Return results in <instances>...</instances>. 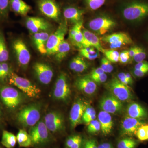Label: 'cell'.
<instances>
[{
    "mask_svg": "<svg viewBox=\"0 0 148 148\" xmlns=\"http://www.w3.org/2000/svg\"><path fill=\"white\" fill-rule=\"evenodd\" d=\"M71 45L66 40H64L61 42L56 53L55 59L58 62H61L66 58L71 50Z\"/></svg>",
    "mask_w": 148,
    "mask_h": 148,
    "instance_id": "obj_26",
    "label": "cell"
},
{
    "mask_svg": "<svg viewBox=\"0 0 148 148\" xmlns=\"http://www.w3.org/2000/svg\"><path fill=\"white\" fill-rule=\"evenodd\" d=\"M49 130L46 126L44 121H40L33 127L29 131L34 145H40L45 144L50 139Z\"/></svg>",
    "mask_w": 148,
    "mask_h": 148,
    "instance_id": "obj_9",
    "label": "cell"
},
{
    "mask_svg": "<svg viewBox=\"0 0 148 148\" xmlns=\"http://www.w3.org/2000/svg\"><path fill=\"white\" fill-rule=\"evenodd\" d=\"M117 78L122 83L124 84H125L127 85L131 84L129 81L128 80V79L126 78V75H125V73H119L118 75Z\"/></svg>",
    "mask_w": 148,
    "mask_h": 148,
    "instance_id": "obj_47",
    "label": "cell"
},
{
    "mask_svg": "<svg viewBox=\"0 0 148 148\" xmlns=\"http://www.w3.org/2000/svg\"><path fill=\"white\" fill-rule=\"evenodd\" d=\"M87 103L82 99L77 100L73 104L70 113V121L72 128H75L82 121V118Z\"/></svg>",
    "mask_w": 148,
    "mask_h": 148,
    "instance_id": "obj_16",
    "label": "cell"
},
{
    "mask_svg": "<svg viewBox=\"0 0 148 148\" xmlns=\"http://www.w3.org/2000/svg\"><path fill=\"white\" fill-rule=\"evenodd\" d=\"M98 52H97L95 54H92L91 53H86V52H83V51H79L80 54L82 56L86 58H87L88 60H91V61L95 60L98 58V56L100 55V54Z\"/></svg>",
    "mask_w": 148,
    "mask_h": 148,
    "instance_id": "obj_45",
    "label": "cell"
},
{
    "mask_svg": "<svg viewBox=\"0 0 148 148\" xmlns=\"http://www.w3.org/2000/svg\"><path fill=\"white\" fill-rule=\"evenodd\" d=\"M116 25L113 19L106 16L96 17L90 20L88 23L89 29L99 35H104L110 32Z\"/></svg>",
    "mask_w": 148,
    "mask_h": 148,
    "instance_id": "obj_8",
    "label": "cell"
},
{
    "mask_svg": "<svg viewBox=\"0 0 148 148\" xmlns=\"http://www.w3.org/2000/svg\"><path fill=\"white\" fill-rule=\"evenodd\" d=\"M101 130V124L98 120L95 119L88 124L87 131L90 134H95Z\"/></svg>",
    "mask_w": 148,
    "mask_h": 148,
    "instance_id": "obj_34",
    "label": "cell"
},
{
    "mask_svg": "<svg viewBox=\"0 0 148 148\" xmlns=\"http://www.w3.org/2000/svg\"><path fill=\"white\" fill-rule=\"evenodd\" d=\"M90 77V78L96 84H101L103 83L106 82L107 79V75L105 73L96 76Z\"/></svg>",
    "mask_w": 148,
    "mask_h": 148,
    "instance_id": "obj_44",
    "label": "cell"
},
{
    "mask_svg": "<svg viewBox=\"0 0 148 148\" xmlns=\"http://www.w3.org/2000/svg\"><path fill=\"white\" fill-rule=\"evenodd\" d=\"M8 79L10 84L16 86L30 98H38L40 94V89L36 85L27 79L19 76L14 72H11Z\"/></svg>",
    "mask_w": 148,
    "mask_h": 148,
    "instance_id": "obj_3",
    "label": "cell"
},
{
    "mask_svg": "<svg viewBox=\"0 0 148 148\" xmlns=\"http://www.w3.org/2000/svg\"><path fill=\"white\" fill-rule=\"evenodd\" d=\"M147 56L145 51L142 47H137V51L133 59L137 63L144 61Z\"/></svg>",
    "mask_w": 148,
    "mask_h": 148,
    "instance_id": "obj_37",
    "label": "cell"
},
{
    "mask_svg": "<svg viewBox=\"0 0 148 148\" xmlns=\"http://www.w3.org/2000/svg\"><path fill=\"white\" fill-rule=\"evenodd\" d=\"M111 94L121 102L132 100L133 95L129 86L122 83L116 77L113 78L106 84Z\"/></svg>",
    "mask_w": 148,
    "mask_h": 148,
    "instance_id": "obj_5",
    "label": "cell"
},
{
    "mask_svg": "<svg viewBox=\"0 0 148 148\" xmlns=\"http://www.w3.org/2000/svg\"><path fill=\"white\" fill-rule=\"evenodd\" d=\"M137 141L130 138H125L119 141L117 148H135L137 145Z\"/></svg>",
    "mask_w": 148,
    "mask_h": 148,
    "instance_id": "obj_33",
    "label": "cell"
},
{
    "mask_svg": "<svg viewBox=\"0 0 148 148\" xmlns=\"http://www.w3.org/2000/svg\"><path fill=\"white\" fill-rule=\"evenodd\" d=\"M98 119L101 126V132L105 136L109 135L112 132L114 123L110 114L101 111L98 115Z\"/></svg>",
    "mask_w": 148,
    "mask_h": 148,
    "instance_id": "obj_21",
    "label": "cell"
},
{
    "mask_svg": "<svg viewBox=\"0 0 148 148\" xmlns=\"http://www.w3.org/2000/svg\"><path fill=\"white\" fill-rule=\"evenodd\" d=\"M122 14L127 21H141L148 16V3L136 1L129 3L123 8Z\"/></svg>",
    "mask_w": 148,
    "mask_h": 148,
    "instance_id": "obj_2",
    "label": "cell"
},
{
    "mask_svg": "<svg viewBox=\"0 0 148 148\" xmlns=\"http://www.w3.org/2000/svg\"><path fill=\"white\" fill-rule=\"evenodd\" d=\"M71 93L67 75L64 73H61L57 78L53 88V98L57 101L67 102L71 97Z\"/></svg>",
    "mask_w": 148,
    "mask_h": 148,
    "instance_id": "obj_7",
    "label": "cell"
},
{
    "mask_svg": "<svg viewBox=\"0 0 148 148\" xmlns=\"http://www.w3.org/2000/svg\"><path fill=\"white\" fill-rule=\"evenodd\" d=\"M68 31L66 21L61 22L58 28L52 34L49 35L46 44L47 54H55L59 45L64 40Z\"/></svg>",
    "mask_w": 148,
    "mask_h": 148,
    "instance_id": "obj_6",
    "label": "cell"
},
{
    "mask_svg": "<svg viewBox=\"0 0 148 148\" xmlns=\"http://www.w3.org/2000/svg\"><path fill=\"white\" fill-rule=\"evenodd\" d=\"M144 125V123L140 119L125 117L123 120L121 125V135L130 136L136 135L138 128Z\"/></svg>",
    "mask_w": 148,
    "mask_h": 148,
    "instance_id": "obj_17",
    "label": "cell"
},
{
    "mask_svg": "<svg viewBox=\"0 0 148 148\" xmlns=\"http://www.w3.org/2000/svg\"><path fill=\"white\" fill-rule=\"evenodd\" d=\"M146 132H147V140H148V125H146Z\"/></svg>",
    "mask_w": 148,
    "mask_h": 148,
    "instance_id": "obj_57",
    "label": "cell"
},
{
    "mask_svg": "<svg viewBox=\"0 0 148 148\" xmlns=\"http://www.w3.org/2000/svg\"><path fill=\"white\" fill-rule=\"evenodd\" d=\"M1 113H2L1 110V108H0V116H1Z\"/></svg>",
    "mask_w": 148,
    "mask_h": 148,
    "instance_id": "obj_59",
    "label": "cell"
},
{
    "mask_svg": "<svg viewBox=\"0 0 148 148\" xmlns=\"http://www.w3.org/2000/svg\"><path fill=\"white\" fill-rule=\"evenodd\" d=\"M84 148H90L88 140L86 141V143L85 144Z\"/></svg>",
    "mask_w": 148,
    "mask_h": 148,
    "instance_id": "obj_56",
    "label": "cell"
},
{
    "mask_svg": "<svg viewBox=\"0 0 148 148\" xmlns=\"http://www.w3.org/2000/svg\"><path fill=\"white\" fill-rule=\"evenodd\" d=\"M148 67V61H143L137 63L135 66V70H138Z\"/></svg>",
    "mask_w": 148,
    "mask_h": 148,
    "instance_id": "obj_49",
    "label": "cell"
},
{
    "mask_svg": "<svg viewBox=\"0 0 148 148\" xmlns=\"http://www.w3.org/2000/svg\"><path fill=\"white\" fill-rule=\"evenodd\" d=\"M130 59L128 51H123L119 53V62L121 64H126L129 62Z\"/></svg>",
    "mask_w": 148,
    "mask_h": 148,
    "instance_id": "obj_42",
    "label": "cell"
},
{
    "mask_svg": "<svg viewBox=\"0 0 148 148\" xmlns=\"http://www.w3.org/2000/svg\"><path fill=\"white\" fill-rule=\"evenodd\" d=\"M10 8L15 13L26 16L32 9L31 7L23 0H10Z\"/></svg>",
    "mask_w": 148,
    "mask_h": 148,
    "instance_id": "obj_25",
    "label": "cell"
},
{
    "mask_svg": "<svg viewBox=\"0 0 148 148\" xmlns=\"http://www.w3.org/2000/svg\"><path fill=\"white\" fill-rule=\"evenodd\" d=\"M82 31L84 38L83 48L94 47L98 51H101L103 53L105 49L102 47L101 41L98 37L94 33L87 29H83Z\"/></svg>",
    "mask_w": 148,
    "mask_h": 148,
    "instance_id": "obj_20",
    "label": "cell"
},
{
    "mask_svg": "<svg viewBox=\"0 0 148 148\" xmlns=\"http://www.w3.org/2000/svg\"><path fill=\"white\" fill-rule=\"evenodd\" d=\"M0 81H3V77L2 70L1 64L0 63Z\"/></svg>",
    "mask_w": 148,
    "mask_h": 148,
    "instance_id": "obj_55",
    "label": "cell"
},
{
    "mask_svg": "<svg viewBox=\"0 0 148 148\" xmlns=\"http://www.w3.org/2000/svg\"><path fill=\"white\" fill-rule=\"evenodd\" d=\"M10 8V0H0V19L8 17Z\"/></svg>",
    "mask_w": 148,
    "mask_h": 148,
    "instance_id": "obj_31",
    "label": "cell"
},
{
    "mask_svg": "<svg viewBox=\"0 0 148 148\" xmlns=\"http://www.w3.org/2000/svg\"><path fill=\"white\" fill-rule=\"evenodd\" d=\"M83 24V21L82 20L77 22L76 24H74L73 27H72L69 32V38L71 40L73 38L78 30L79 29H82Z\"/></svg>",
    "mask_w": 148,
    "mask_h": 148,
    "instance_id": "obj_39",
    "label": "cell"
},
{
    "mask_svg": "<svg viewBox=\"0 0 148 148\" xmlns=\"http://www.w3.org/2000/svg\"><path fill=\"white\" fill-rule=\"evenodd\" d=\"M137 49V46L133 47H131L130 49L129 50H128V52H129V55L130 58L133 59V57H134V56L135 55V53H136Z\"/></svg>",
    "mask_w": 148,
    "mask_h": 148,
    "instance_id": "obj_50",
    "label": "cell"
},
{
    "mask_svg": "<svg viewBox=\"0 0 148 148\" xmlns=\"http://www.w3.org/2000/svg\"><path fill=\"white\" fill-rule=\"evenodd\" d=\"M77 89L86 95H92L97 88V84L88 76L78 78L75 83Z\"/></svg>",
    "mask_w": 148,
    "mask_h": 148,
    "instance_id": "obj_19",
    "label": "cell"
},
{
    "mask_svg": "<svg viewBox=\"0 0 148 148\" xmlns=\"http://www.w3.org/2000/svg\"><path fill=\"white\" fill-rule=\"evenodd\" d=\"M106 0H86L88 6L92 10L100 8L104 4Z\"/></svg>",
    "mask_w": 148,
    "mask_h": 148,
    "instance_id": "obj_35",
    "label": "cell"
},
{
    "mask_svg": "<svg viewBox=\"0 0 148 148\" xmlns=\"http://www.w3.org/2000/svg\"><path fill=\"white\" fill-rule=\"evenodd\" d=\"M41 109V105L38 103L29 104L19 111L16 115V119L23 126L33 127L39 121Z\"/></svg>",
    "mask_w": 148,
    "mask_h": 148,
    "instance_id": "obj_1",
    "label": "cell"
},
{
    "mask_svg": "<svg viewBox=\"0 0 148 148\" xmlns=\"http://www.w3.org/2000/svg\"><path fill=\"white\" fill-rule=\"evenodd\" d=\"M0 98L4 105L11 110H14L23 103L22 93L14 88L3 86L0 88Z\"/></svg>",
    "mask_w": 148,
    "mask_h": 148,
    "instance_id": "obj_4",
    "label": "cell"
},
{
    "mask_svg": "<svg viewBox=\"0 0 148 148\" xmlns=\"http://www.w3.org/2000/svg\"></svg>",
    "mask_w": 148,
    "mask_h": 148,
    "instance_id": "obj_60",
    "label": "cell"
},
{
    "mask_svg": "<svg viewBox=\"0 0 148 148\" xmlns=\"http://www.w3.org/2000/svg\"><path fill=\"white\" fill-rule=\"evenodd\" d=\"M101 68L104 73H111L114 70L113 66L108 60L106 57H103L101 59Z\"/></svg>",
    "mask_w": 148,
    "mask_h": 148,
    "instance_id": "obj_38",
    "label": "cell"
},
{
    "mask_svg": "<svg viewBox=\"0 0 148 148\" xmlns=\"http://www.w3.org/2000/svg\"><path fill=\"white\" fill-rule=\"evenodd\" d=\"M102 41L108 44L111 49H116L133 43V41L128 34L124 32H118L106 35L102 37Z\"/></svg>",
    "mask_w": 148,
    "mask_h": 148,
    "instance_id": "obj_11",
    "label": "cell"
},
{
    "mask_svg": "<svg viewBox=\"0 0 148 148\" xmlns=\"http://www.w3.org/2000/svg\"><path fill=\"white\" fill-rule=\"evenodd\" d=\"M96 112L95 109L92 106L88 105L82 118V121L86 124L88 125L89 123L95 119Z\"/></svg>",
    "mask_w": 148,
    "mask_h": 148,
    "instance_id": "obj_30",
    "label": "cell"
},
{
    "mask_svg": "<svg viewBox=\"0 0 148 148\" xmlns=\"http://www.w3.org/2000/svg\"><path fill=\"white\" fill-rule=\"evenodd\" d=\"M98 148H105L104 147H103V144H101V145H99V146H98Z\"/></svg>",
    "mask_w": 148,
    "mask_h": 148,
    "instance_id": "obj_58",
    "label": "cell"
},
{
    "mask_svg": "<svg viewBox=\"0 0 148 148\" xmlns=\"http://www.w3.org/2000/svg\"><path fill=\"white\" fill-rule=\"evenodd\" d=\"M17 143L19 147H28L33 145L30 134L24 130H20L16 136Z\"/></svg>",
    "mask_w": 148,
    "mask_h": 148,
    "instance_id": "obj_27",
    "label": "cell"
},
{
    "mask_svg": "<svg viewBox=\"0 0 148 148\" xmlns=\"http://www.w3.org/2000/svg\"><path fill=\"white\" fill-rule=\"evenodd\" d=\"M136 135L140 141H144L147 140L146 125H143L138 128Z\"/></svg>",
    "mask_w": 148,
    "mask_h": 148,
    "instance_id": "obj_40",
    "label": "cell"
},
{
    "mask_svg": "<svg viewBox=\"0 0 148 148\" xmlns=\"http://www.w3.org/2000/svg\"><path fill=\"white\" fill-rule=\"evenodd\" d=\"M26 24L27 29L34 34L47 32L51 28V25L49 22L41 17H29L27 18Z\"/></svg>",
    "mask_w": 148,
    "mask_h": 148,
    "instance_id": "obj_18",
    "label": "cell"
},
{
    "mask_svg": "<svg viewBox=\"0 0 148 148\" xmlns=\"http://www.w3.org/2000/svg\"><path fill=\"white\" fill-rule=\"evenodd\" d=\"M1 143L6 148H13L17 143L16 136L7 130H3Z\"/></svg>",
    "mask_w": 148,
    "mask_h": 148,
    "instance_id": "obj_28",
    "label": "cell"
},
{
    "mask_svg": "<svg viewBox=\"0 0 148 148\" xmlns=\"http://www.w3.org/2000/svg\"><path fill=\"white\" fill-rule=\"evenodd\" d=\"M49 35L47 32L36 33L33 36V40L37 50L42 54H47L46 44Z\"/></svg>",
    "mask_w": 148,
    "mask_h": 148,
    "instance_id": "obj_23",
    "label": "cell"
},
{
    "mask_svg": "<svg viewBox=\"0 0 148 148\" xmlns=\"http://www.w3.org/2000/svg\"><path fill=\"white\" fill-rule=\"evenodd\" d=\"M88 142H89L90 148H98L97 143L95 140L92 139V140H89Z\"/></svg>",
    "mask_w": 148,
    "mask_h": 148,
    "instance_id": "obj_52",
    "label": "cell"
},
{
    "mask_svg": "<svg viewBox=\"0 0 148 148\" xmlns=\"http://www.w3.org/2000/svg\"><path fill=\"white\" fill-rule=\"evenodd\" d=\"M38 5L40 11L47 17L56 21L59 20L60 9L53 0H39Z\"/></svg>",
    "mask_w": 148,
    "mask_h": 148,
    "instance_id": "obj_15",
    "label": "cell"
},
{
    "mask_svg": "<svg viewBox=\"0 0 148 148\" xmlns=\"http://www.w3.org/2000/svg\"><path fill=\"white\" fill-rule=\"evenodd\" d=\"M34 72L37 79L43 84H49L53 76L52 68L48 64L37 62L33 66Z\"/></svg>",
    "mask_w": 148,
    "mask_h": 148,
    "instance_id": "obj_14",
    "label": "cell"
},
{
    "mask_svg": "<svg viewBox=\"0 0 148 148\" xmlns=\"http://www.w3.org/2000/svg\"><path fill=\"white\" fill-rule=\"evenodd\" d=\"M103 73H105L103 71V70H102L101 67H98V68H96V69L92 70L88 75L90 77L96 76L99 75Z\"/></svg>",
    "mask_w": 148,
    "mask_h": 148,
    "instance_id": "obj_48",
    "label": "cell"
},
{
    "mask_svg": "<svg viewBox=\"0 0 148 148\" xmlns=\"http://www.w3.org/2000/svg\"><path fill=\"white\" fill-rule=\"evenodd\" d=\"M126 112L128 116L137 119H144L148 116L146 109L137 103H131L128 105Z\"/></svg>",
    "mask_w": 148,
    "mask_h": 148,
    "instance_id": "obj_22",
    "label": "cell"
},
{
    "mask_svg": "<svg viewBox=\"0 0 148 148\" xmlns=\"http://www.w3.org/2000/svg\"><path fill=\"white\" fill-rule=\"evenodd\" d=\"M103 53L105 57L111 63H116L119 61L120 53L114 49H105Z\"/></svg>",
    "mask_w": 148,
    "mask_h": 148,
    "instance_id": "obj_32",
    "label": "cell"
},
{
    "mask_svg": "<svg viewBox=\"0 0 148 148\" xmlns=\"http://www.w3.org/2000/svg\"><path fill=\"white\" fill-rule=\"evenodd\" d=\"M81 138L82 137L80 135H73L70 136L66 140V147L67 148H70L74 143Z\"/></svg>",
    "mask_w": 148,
    "mask_h": 148,
    "instance_id": "obj_43",
    "label": "cell"
},
{
    "mask_svg": "<svg viewBox=\"0 0 148 148\" xmlns=\"http://www.w3.org/2000/svg\"><path fill=\"white\" fill-rule=\"evenodd\" d=\"M1 64L2 70L3 79L4 81L7 79H8L12 71L9 65L6 62H3L1 63Z\"/></svg>",
    "mask_w": 148,
    "mask_h": 148,
    "instance_id": "obj_41",
    "label": "cell"
},
{
    "mask_svg": "<svg viewBox=\"0 0 148 148\" xmlns=\"http://www.w3.org/2000/svg\"><path fill=\"white\" fill-rule=\"evenodd\" d=\"M148 73V67L143 69L135 70L133 71V74L135 76L141 77L144 76Z\"/></svg>",
    "mask_w": 148,
    "mask_h": 148,
    "instance_id": "obj_46",
    "label": "cell"
},
{
    "mask_svg": "<svg viewBox=\"0 0 148 148\" xmlns=\"http://www.w3.org/2000/svg\"><path fill=\"white\" fill-rule=\"evenodd\" d=\"M88 66H89V65H88V63L85 61L82 57L80 56L78 62L73 71L76 73H82L87 70Z\"/></svg>",
    "mask_w": 148,
    "mask_h": 148,
    "instance_id": "obj_36",
    "label": "cell"
},
{
    "mask_svg": "<svg viewBox=\"0 0 148 148\" xmlns=\"http://www.w3.org/2000/svg\"><path fill=\"white\" fill-rule=\"evenodd\" d=\"M125 75H126V78H127V79H128V80L129 81V82H130V84H132L133 81L131 75H130L129 73H128L125 74Z\"/></svg>",
    "mask_w": 148,
    "mask_h": 148,
    "instance_id": "obj_53",
    "label": "cell"
},
{
    "mask_svg": "<svg viewBox=\"0 0 148 148\" xmlns=\"http://www.w3.org/2000/svg\"><path fill=\"white\" fill-rule=\"evenodd\" d=\"M45 123L50 132L58 133L63 131L65 127V121L63 114L57 111L49 112L44 118Z\"/></svg>",
    "mask_w": 148,
    "mask_h": 148,
    "instance_id": "obj_10",
    "label": "cell"
},
{
    "mask_svg": "<svg viewBox=\"0 0 148 148\" xmlns=\"http://www.w3.org/2000/svg\"><path fill=\"white\" fill-rule=\"evenodd\" d=\"M99 107L102 111L110 114H116L122 111L123 105L122 102L110 93L101 98Z\"/></svg>",
    "mask_w": 148,
    "mask_h": 148,
    "instance_id": "obj_13",
    "label": "cell"
},
{
    "mask_svg": "<svg viewBox=\"0 0 148 148\" xmlns=\"http://www.w3.org/2000/svg\"><path fill=\"white\" fill-rule=\"evenodd\" d=\"M12 46L18 64L23 67L28 66L31 55L26 44L22 40L17 39L13 41Z\"/></svg>",
    "mask_w": 148,
    "mask_h": 148,
    "instance_id": "obj_12",
    "label": "cell"
},
{
    "mask_svg": "<svg viewBox=\"0 0 148 148\" xmlns=\"http://www.w3.org/2000/svg\"><path fill=\"white\" fill-rule=\"evenodd\" d=\"M9 58V53L3 33L0 31V63L6 62Z\"/></svg>",
    "mask_w": 148,
    "mask_h": 148,
    "instance_id": "obj_29",
    "label": "cell"
},
{
    "mask_svg": "<svg viewBox=\"0 0 148 148\" xmlns=\"http://www.w3.org/2000/svg\"><path fill=\"white\" fill-rule=\"evenodd\" d=\"M82 138L78 140L70 148H81L82 144Z\"/></svg>",
    "mask_w": 148,
    "mask_h": 148,
    "instance_id": "obj_51",
    "label": "cell"
},
{
    "mask_svg": "<svg viewBox=\"0 0 148 148\" xmlns=\"http://www.w3.org/2000/svg\"><path fill=\"white\" fill-rule=\"evenodd\" d=\"M83 13L82 10L73 7L66 8L64 11L65 18L74 24L82 20Z\"/></svg>",
    "mask_w": 148,
    "mask_h": 148,
    "instance_id": "obj_24",
    "label": "cell"
},
{
    "mask_svg": "<svg viewBox=\"0 0 148 148\" xmlns=\"http://www.w3.org/2000/svg\"><path fill=\"white\" fill-rule=\"evenodd\" d=\"M103 144V147L105 148H113L112 146L109 143H104Z\"/></svg>",
    "mask_w": 148,
    "mask_h": 148,
    "instance_id": "obj_54",
    "label": "cell"
}]
</instances>
